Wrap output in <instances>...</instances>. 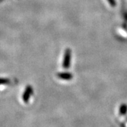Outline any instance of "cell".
<instances>
[{"label":"cell","mask_w":127,"mask_h":127,"mask_svg":"<svg viewBox=\"0 0 127 127\" xmlns=\"http://www.w3.org/2000/svg\"><path fill=\"white\" fill-rule=\"evenodd\" d=\"M71 57V51L70 49L67 48L64 52L63 64H62L63 67L64 68H68L70 66Z\"/></svg>","instance_id":"cell-1"},{"label":"cell","mask_w":127,"mask_h":127,"mask_svg":"<svg viewBox=\"0 0 127 127\" xmlns=\"http://www.w3.org/2000/svg\"><path fill=\"white\" fill-rule=\"evenodd\" d=\"M32 93H33V90H32V86H27V88H26V90L24 91L23 95V100L24 102L27 103L29 101L30 97H31V96L32 94Z\"/></svg>","instance_id":"cell-2"},{"label":"cell","mask_w":127,"mask_h":127,"mask_svg":"<svg viewBox=\"0 0 127 127\" xmlns=\"http://www.w3.org/2000/svg\"><path fill=\"white\" fill-rule=\"evenodd\" d=\"M57 76L61 78V79H63V80H70L72 78V74L70 73H59L57 74Z\"/></svg>","instance_id":"cell-3"},{"label":"cell","mask_w":127,"mask_h":127,"mask_svg":"<svg viewBox=\"0 0 127 127\" xmlns=\"http://www.w3.org/2000/svg\"><path fill=\"white\" fill-rule=\"evenodd\" d=\"M127 112V104H122L119 108V114L121 115H125Z\"/></svg>","instance_id":"cell-4"},{"label":"cell","mask_w":127,"mask_h":127,"mask_svg":"<svg viewBox=\"0 0 127 127\" xmlns=\"http://www.w3.org/2000/svg\"><path fill=\"white\" fill-rule=\"evenodd\" d=\"M9 83H10V81L9 79L0 78V85H6V84H9Z\"/></svg>","instance_id":"cell-5"},{"label":"cell","mask_w":127,"mask_h":127,"mask_svg":"<svg viewBox=\"0 0 127 127\" xmlns=\"http://www.w3.org/2000/svg\"><path fill=\"white\" fill-rule=\"evenodd\" d=\"M108 1V2H109V4L112 6H115L116 4H117V3H116V1L115 0H107Z\"/></svg>","instance_id":"cell-6"},{"label":"cell","mask_w":127,"mask_h":127,"mask_svg":"<svg viewBox=\"0 0 127 127\" xmlns=\"http://www.w3.org/2000/svg\"></svg>","instance_id":"cell-7"}]
</instances>
